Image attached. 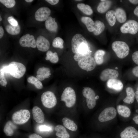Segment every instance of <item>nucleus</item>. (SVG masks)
Returning a JSON list of instances; mask_svg holds the SVG:
<instances>
[{
	"label": "nucleus",
	"mask_w": 138,
	"mask_h": 138,
	"mask_svg": "<svg viewBox=\"0 0 138 138\" xmlns=\"http://www.w3.org/2000/svg\"><path fill=\"white\" fill-rule=\"evenodd\" d=\"M39 131L41 132H48L51 130V128L45 125H40L38 127Z\"/></svg>",
	"instance_id": "39"
},
{
	"label": "nucleus",
	"mask_w": 138,
	"mask_h": 138,
	"mask_svg": "<svg viewBox=\"0 0 138 138\" xmlns=\"http://www.w3.org/2000/svg\"><path fill=\"white\" fill-rule=\"evenodd\" d=\"M45 25L46 28L50 31L56 32L57 30L58 25L55 21V19L51 16H49L46 20Z\"/></svg>",
	"instance_id": "21"
},
{
	"label": "nucleus",
	"mask_w": 138,
	"mask_h": 138,
	"mask_svg": "<svg viewBox=\"0 0 138 138\" xmlns=\"http://www.w3.org/2000/svg\"><path fill=\"white\" fill-rule=\"evenodd\" d=\"M122 33L134 35L138 31V22L134 20H129L124 24L120 27Z\"/></svg>",
	"instance_id": "7"
},
{
	"label": "nucleus",
	"mask_w": 138,
	"mask_h": 138,
	"mask_svg": "<svg viewBox=\"0 0 138 138\" xmlns=\"http://www.w3.org/2000/svg\"><path fill=\"white\" fill-rule=\"evenodd\" d=\"M133 13L138 18V5L134 9Z\"/></svg>",
	"instance_id": "45"
},
{
	"label": "nucleus",
	"mask_w": 138,
	"mask_h": 138,
	"mask_svg": "<svg viewBox=\"0 0 138 138\" xmlns=\"http://www.w3.org/2000/svg\"><path fill=\"white\" fill-rule=\"evenodd\" d=\"M46 55L45 60H49L52 63H56L59 61L58 56L56 52L53 53L51 51H49L47 52Z\"/></svg>",
	"instance_id": "32"
},
{
	"label": "nucleus",
	"mask_w": 138,
	"mask_h": 138,
	"mask_svg": "<svg viewBox=\"0 0 138 138\" xmlns=\"http://www.w3.org/2000/svg\"><path fill=\"white\" fill-rule=\"evenodd\" d=\"M30 116V111L26 109H21L14 112L12 116L13 122L15 124H22L27 122Z\"/></svg>",
	"instance_id": "5"
},
{
	"label": "nucleus",
	"mask_w": 138,
	"mask_h": 138,
	"mask_svg": "<svg viewBox=\"0 0 138 138\" xmlns=\"http://www.w3.org/2000/svg\"><path fill=\"white\" fill-rule=\"evenodd\" d=\"M64 126L68 129L73 131H76L77 129V126L73 121L66 117L62 120Z\"/></svg>",
	"instance_id": "27"
},
{
	"label": "nucleus",
	"mask_w": 138,
	"mask_h": 138,
	"mask_svg": "<svg viewBox=\"0 0 138 138\" xmlns=\"http://www.w3.org/2000/svg\"><path fill=\"white\" fill-rule=\"evenodd\" d=\"M5 72L2 68L0 70V84L2 86L5 87L7 84V82L5 78Z\"/></svg>",
	"instance_id": "37"
},
{
	"label": "nucleus",
	"mask_w": 138,
	"mask_h": 138,
	"mask_svg": "<svg viewBox=\"0 0 138 138\" xmlns=\"http://www.w3.org/2000/svg\"><path fill=\"white\" fill-rule=\"evenodd\" d=\"M129 1L131 3L134 5L138 4V0H129Z\"/></svg>",
	"instance_id": "46"
},
{
	"label": "nucleus",
	"mask_w": 138,
	"mask_h": 138,
	"mask_svg": "<svg viewBox=\"0 0 138 138\" xmlns=\"http://www.w3.org/2000/svg\"><path fill=\"white\" fill-rule=\"evenodd\" d=\"M99 97L97 95L96 96L95 98L96 100L98 99L99 98Z\"/></svg>",
	"instance_id": "50"
},
{
	"label": "nucleus",
	"mask_w": 138,
	"mask_h": 138,
	"mask_svg": "<svg viewBox=\"0 0 138 138\" xmlns=\"http://www.w3.org/2000/svg\"><path fill=\"white\" fill-rule=\"evenodd\" d=\"M77 8L84 14L90 15L93 13V10L91 7L88 5L83 3H78L77 5Z\"/></svg>",
	"instance_id": "31"
},
{
	"label": "nucleus",
	"mask_w": 138,
	"mask_h": 138,
	"mask_svg": "<svg viewBox=\"0 0 138 138\" xmlns=\"http://www.w3.org/2000/svg\"><path fill=\"white\" fill-rule=\"evenodd\" d=\"M7 20L10 25L14 26H17L18 25L17 21L12 16L8 17L7 19Z\"/></svg>",
	"instance_id": "38"
},
{
	"label": "nucleus",
	"mask_w": 138,
	"mask_h": 138,
	"mask_svg": "<svg viewBox=\"0 0 138 138\" xmlns=\"http://www.w3.org/2000/svg\"><path fill=\"white\" fill-rule=\"evenodd\" d=\"M27 81L28 83L33 84L38 89H40L43 87L41 82L34 76H31L29 77L27 79Z\"/></svg>",
	"instance_id": "34"
},
{
	"label": "nucleus",
	"mask_w": 138,
	"mask_h": 138,
	"mask_svg": "<svg viewBox=\"0 0 138 138\" xmlns=\"http://www.w3.org/2000/svg\"><path fill=\"white\" fill-rule=\"evenodd\" d=\"M122 0L120 1V2H122Z\"/></svg>",
	"instance_id": "55"
},
{
	"label": "nucleus",
	"mask_w": 138,
	"mask_h": 138,
	"mask_svg": "<svg viewBox=\"0 0 138 138\" xmlns=\"http://www.w3.org/2000/svg\"><path fill=\"white\" fill-rule=\"evenodd\" d=\"M135 97L138 103V91H136L134 93Z\"/></svg>",
	"instance_id": "48"
},
{
	"label": "nucleus",
	"mask_w": 138,
	"mask_h": 138,
	"mask_svg": "<svg viewBox=\"0 0 138 138\" xmlns=\"http://www.w3.org/2000/svg\"><path fill=\"white\" fill-rule=\"evenodd\" d=\"M126 96L124 99L123 101L125 103L130 104L134 101L135 99L134 92L133 89L130 87L126 88Z\"/></svg>",
	"instance_id": "25"
},
{
	"label": "nucleus",
	"mask_w": 138,
	"mask_h": 138,
	"mask_svg": "<svg viewBox=\"0 0 138 138\" xmlns=\"http://www.w3.org/2000/svg\"><path fill=\"white\" fill-rule=\"evenodd\" d=\"M5 29L8 33L12 35L18 34L20 31V28L19 25L17 26H14L10 24L6 26Z\"/></svg>",
	"instance_id": "33"
},
{
	"label": "nucleus",
	"mask_w": 138,
	"mask_h": 138,
	"mask_svg": "<svg viewBox=\"0 0 138 138\" xmlns=\"http://www.w3.org/2000/svg\"><path fill=\"white\" fill-rule=\"evenodd\" d=\"M121 138H138V131L134 127L126 128L120 134Z\"/></svg>",
	"instance_id": "15"
},
{
	"label": "nucleus",
	"mask_w": 138,
	"mask_h": 138,
	"mask_svg": "<svg viewBox=\"0 0 138 138\" xmlns=\"http://www.w3.org/2000/svg\"><path fill=\"white\" fill-rule=\"evenodd\" d=\"M45 1L51 5H53L57 4L59 2V0H46Z\"/></svg>",
	"instance_id": "42"
},
{
	"label": "nucleus",
	"mask_w": 138,
	"mask_h": 138,
	"mask_svg": "<svg viewBox=\"0 0 138 138\" xmlns=\"http://www.w3.org/2000/svg\"><path fill=\"white\" fill-rule=\"evenodd\" d=\"M19 43L21 47H31L35 48L37 47L34 36L28 33L23 36L20 38Z\"/></svg>",
	"instance_id": "11"
},
{
	"label": "nucleus",
	"mask_w": 138,
	"mask_h": 138,
	"mask_svg": "<svg viewBox=\"0 0 138 138\" xmlns=\"http://www.w3.org/2000/svg\"><path fill=\"white\" fill-rule=\"evenodd\" d=\"M0 2L8 8L13 7L16 4L14 0H0Z\"/></svg>",
	"instance_id": "36"
},
{
	"label": "nucleus",
	"mask_w": 138,
	"mask_h": 138,
	"mask_svg": "<svg viewBox=\"0 0 138 138\" xmlns=\"http://www.w3.org/2000/svg\"><path fill=\"white\" fill-rule=\"evenodd\" d=\"M94 27L95 29L93 32L94 34L96 36L100 34L103 31L105 28L104 24L99 20H96L95 21Z\"/></svg>",
	"instance_id": "29"
},
{
	"label": "nucleus",
	"mask_w": 138,
	"mask_h": 138,
	"mask_svg": "<svg viewBox=\"0 0 138 138\" xmlns=\"http://www.w3.org/2000/svg\"><path fill=\"white\" fill-rule=\"evenodd\" d=\"M32 113L33 119L37 122L41 123L44 122V113L38 107L35 106L33 107Z\"/></svg>",
	"instance_id": "16"
},
{
	"label": "nucleus",
	"mask_w": 138,
	"mask_h": 138,
	"mask_svg": "<svg viewBox=\"0 0 138 138\" xmlns=\"http://www.w3.org/2000/svg\"><path fill=\"white\" fill-rule=\"evenodd\" d=\"M28 138H43L40 135L36 133H33L29 135Z\"/></svg>",
	"instance_id": "43"
},
{
	"label": "nucleus",
	"mask_w": 138,
	"mask_h": 138,
	"mask_svg": "<svg viewBox=\"0 0 138 138\" xmlns=\"http://www.w3.org/2000/svg\"><path fill=\"white\" fill-rule=\"evenodd\" d=\"M50 9L47 7H42L36 12L35 18L36 20L39 21L46 20L49 17L51 13Z\"/></svg>",
	"instance_id": "13"
},
{
	"label": "nucleus",
	"mask_w": 138,
	"mask_h": 138,
	"mask_svg": "<svg viewBox=\"0 0 138 138\" xmlns=\"http://www.w3.org/2000/svg\"><path fill=\"white\" fill-rule=\"evenodd\" d=\"M64 41L61 38L57 37L54 38L52 41L53 46L55 48L62 49L63 48Z\"/></svg>",
	"instance_id": "35"
},
{
	"label": "nucleus",
	"mask_w": 138,
	"mask_h": 138,
	"mask_svg": "<svg viewBox=\"0 0 138 138\" xmlns=\"http://www.w3.org/2000/svg\"><path fill=\"white\" fill-rule=\"evenodd\" d=\"M133 74L136 77H138V66L134 67L132 70Z\"/></svg>",
	"instance_id": "41"
},
{
	"label": "nucleus",
	"mask_w": 138,
	"mask_h": 138,
	"mask_svg": "<svg viewBox=\"0 0 138 138\" xmlns=\"http://www.w3.org/2000/svg\"><path fill=\"white\" fill-rule=\"evenodd\" d=\"M36 42L37 48L40 51H46L50 48V44L49 41L42 36H40L38 37Z\"/></svg>",
	"instance_id": "14"
},
{
	"label": "nucleus",
	"mask_w": 138,
	"mask_h": 138,
	"mask_svg": "<svg viewBox=\"0 0 138 138\" xmlns=\"http://www.w3.org/2000/svg\"><path fill=\"white\" fill-rule=\"evenodd\" d=\"M81 20L82 22L86 25L88 31L93 32L94 31L95 22L90 18L87 17H82L81 18Z\"/></svg>",
	"instance_id": "26"
},
{
	"label": "nucleus",
	"mask_w": 138,
	"mask_h": 138,
	"mask_svg": "<svg viewBox=\"0 0 138 138\" xmlns=\"http://www.w3.org/2000/svg\"><path fill=\"white\" fill-rule=\"evenodd\" d=\"M132 57L134 62L138 65V51H135L133 53Z\"/></svg>",
	"instance_id": "40"
},
{
	"label": "nucleus",
	"mask_w": 138,
	"mask_h": 138,
	"mask_svg": "<svg viewBox=\"0 0 138 138\" xmlns=\"http://www.w3.org/2000/svg\"><path fill=\"white\" fill-rule=\"evenodd\" d=\"M25 1L29 3H30L32 2L33 0H25Z\"/></svg>",
	"instance_id": "49"
},
{
	"label": "nucleus",
	"mask_w": 138,
	"mask_h": 138,
	"mask_svg": "<svg viewBox=\"0 0 138 138\" xmlns=\"http://www.w3.org/2000/svg\"><path fill=\"white\" fill-rule=\"evenodd\" d=\"M119 75V73L117 70L111 68H106L101 72L100 78L101 81L105 82L110 79L116 78Z\"/></svg>",
	"instance_id": "12"
},
{
	"label": "nucleus",
	"mask_w": 138,
	"mask_h": 138,
	"mask_svg": "<svg viewBox=\"0 0 138 138\" xmlns=\"http://www.w3.org/2000/svg\"><path fill=\"white\" fill-rule=\"evenodd\" d=\"M4 33V30L2 27H0V38L1 39L3 37Z\"/></svg>",
	"instance_id": "44"
},
{
	"label": "nucleus",
	"mask_w": 138,
	"mask_h": 138,
	"mask_svg": "<svg viewBox=\"0 0 138 138\" xmlns=\"http://www.w3.org/2000/svg\"><path fill=\"white\" fill-rule=\"evenodd\" d=\"M106 84L108 88L117 91L121 90L123 88V85L122 82L116 78L109 80Z\"/></svg>",
	"instance_id": "17"
},
{
	"label": "nucleus",
	"mask_w": 138,
	"mask_h": 138,
	"mask_svg": "<svg viewBox=\"0 0 138 138\" xmlns=\"http://www.w3.org/2000/svg\"><path fill=\"white\" fill-rule=\"evenodd\" d=\"M78 64L80 68L87 72L93 70L96 66L94 58L91 56L80 60Z\"/></svg>",
	"instance_id": "9"
},
{
	"label": "nucleus",
	"mask_w": 138,
	"mask_h": 138,
	"mask_svg": "<svg viewBox=\"0 0 138 138\" xmlns=\"http://www.w3.org/2000/svg\"><path fill=\"white\" fill-rule=\"evenodd\" d=\"M5 72L9 73L13 77L19 79L23 76L26 70L25 66L21 63L13 61L2 68Z\"/></svg>",
	"instance_id": "2"
},
{
	"label": "nucleus",
	"mask_w": 138,
	"mask_h": 138,
	"mask_svg": "<svg viewBox=\"0 0 138 138\" xmlns=\"http://www.w3.org/2000/svg\"><path fill=\"white\" fill-rule=\"evenodd\" d=\"M111 47L117 56L120 59L125 58L129 53V47L125 42L120 41H114L112 44Z\"/></svg>",
	"instance_id": "3"
},
{
	"label": "nucleus",
	"mask_w": 138,
	"mask_h": 138,
	"mask_svg": "<svg viewBox=\"0 0 138 138\" xmlns=\"http://www.w3.org/2000/svg\"><path fill=\"white\" fill-rule=\"evenodd\" d=\"M15 123L11 121H7L5 125L3 131L5 134L8 136H11L17 129Z\"/></svg>",
	"instance_id": "19"
},
{
	"label": "nucleus",
	"mask_w": 138,
	"mask_h": 138,
	"mask_svg": "<svg viewBox=\"0 0 138 138\" xmlns=\"http://www.w3.org/2000/svg\"><path fill=\"white\" fill-rule=\"evenodd\" d=\"M133 120L136 124L138 125V115L134 117L133 118Z\"/></svg>",
	"instance_id": "47"
},
{
	"label": "nucleus",
	"mask_w": 138,
	"mask_h": 138,
	"mask_svg": "<svg viewBox=\"0 0 138 138\" xmlns=\"http://www.w3.org/2000/svg\"><path fill=\"white\" fill-rule=\"evenodd\" d=\"M61 100L65 102L67 107H72L76 101V95L74 90L70 87L66 88L62 93Z\"/></svg>",
	"instance_id": "4"
},
{
	"label": "nucleus",
	"mask_w": 138,
	"mask_h": 138,
	"mask_svg": "<svg viewBox=\"0 0 138 138\" xmlns=\"http://www.w3.org/2000/svg\"><path fill=\"white\" fill-rule=\"evenodd\" d=\"M115 12L117 21L120 23L124 22L127 19L126 14L125 10L121 7H118L116 8Z\"/></svg>",
	"instance_id": "22"
},
{
	"label": "nucleus",
	"mask_w": 138,
	"mask_h": 138,
	"mask_svg": "<svg viewBox=\"0 0 138 138\" xmlns=\"http://www.w3.org/2000/svg\"><path fill=\"white\" fill-rule=\"evenodd\" d=\"M117 110L119 114L124 117H128L131 114L130 109L126 106L118 105L117 107Z\"/></svg>",
	"instance_id": "28"
},
{
	"label": "nucleus",
	"mask_w": 138,
	"mask_h": 138,
	"mask_svg": "<svg viewBox=\"0 0 138 138\" xmlns=\"http://www.w3.org/2000/svg\"><path fill=\"white\" fill-rule=\"evenodd\" d=\"M104 51L99 50L97 51L94 55V59L96 63L98 65L101 64L103 62V56L105 54Z\"/></svg>",
	"instance_id": "30"
},
{
	"label": "nucleus",
	"mask_w": 138,
	"mask_h": 138,
	"mask_svg": "<svg viewBox=\"0 0 138 138\" xmlns=\"http://www.w3.org/2000/svg\"><path fill=\"white\" fill-rule=\"evenodd\" d=\"M97 7V11L101 14L107 12L110 7L112 2L110 0H101Z\"/></svg>",
	"instance_id": "20"
},
{
	"label": "nucleus",
	"mask_w": 138,
	"mask_h": 138,
	"mask_svg": "<svg viewBox=\"0 0 138 138\" xmlns=\"http://www.w3.org/2000/svg\"><path fill=\"white\" fill-rule=\"evenodd\" d=\"M36 77L40 81L48 78L51 75V71L48 67H43L39 68L37 72Z\"/></svg>",
	"instance_id": "18"
},
{
	"label": "nucleus",
	"mask_w": 138,
	"mask_h": 138,
	"mask_svg": "<svg viewBox=\"0 0 138 138\" xmlns=\"http://www.w3.org/2000/svg\"><path fill=\"white\" fill-rule=\"evenodd\" d=\"M2 20V18L1 16H0V21H1Z\"/></svg>",
	"instance_id": "51"
},
{
	"label": "nucleus",
	"mask_w": 138,
	"mask_h": 138,
	"mask_svg": "<svg viewBox=\"0 0 138 138\" xmlns=\"http://www.w3.org/2000/svg\"><path fill=\"white\" fill-rule=\"evenodd\" d=\"M117 115L116 109L112 107L105 109L99 115L98 119L101 122H105L111 120Z\"/></svg>",
	"instance_id": "10"
},
{
	"label": "nucleus",
	"mask_w": 138,
	"mask_h": 138,
	"mask_svg": "<svg viewBox=\"0 0 138 138\" xmlns=\"http://www.w3.org/2000/svg\"><path fill=\"white\" fill-rule=\"evenodd\" d=\"M83 96L86 98L87 106L90 109L94 108L96 105L95 93L94 91L90 88L86 87L83 90Z\"/></svg>",
	"instance_id": "8"
},
{
	"label": "nucleus",
	"mask_w": 138,
	"mask_h": 138,
	"mask_svg": "<svg viewBox=\"0 0 138 138\" xmlns=\"http://www.w3.org/2000/svg\"><path fill=\"white\" fill-rule=\"evenodd\" d=\"M82 0H75V1H81Z\"/></svg>",
	"instance_id": "53"
},
{
	"label": "nucleus",
	"mask_w": 138,
	"mask_h": 138,
	"mask_svg": "<svg viewBox=\"0 0 138 138\" xmlns=\"http://www.w3.org/2000/svg\"><path fill=\"white\" fill-rule=\"evenodd\" d=\"M136 111L137 112H138V110H136Z\"/></svg>",
	"instance_id": "52"
},
{
	"label": "nucleus",
	"mask_w": 138,
	"mask_h": 138,
	"mask_svg": "<svg viewBox=\"0 0 138 138\" xmlns=\"http://www.w3.org/2000/svg\"><path fill=\"white\" fill-rule=\"evenodd\" d=\"M73 52L75 54L74 59L76 61L90 56L92 51L88 42L81 34L77 33L73 37L71 41Z\"/></svg>",
	"instance_id": "1"
},
{
	"label": "nucleus",
	"mask_w": 138,
	"mask_h": 138,
	"mask_svg": "<svg viewBox=\"0 0 138 138\" xmlns=\"http://www.w3.org/2000/svg\"><path fill=\"white\" fill-rule=\"evenodd\" d=\"M56 138H61V137H56Z\"/></svg>",
	"instance_id": "54"
},
{
	"label": "nucleus",
	"mask_w": 138,
	"mask_h": 138,
	"mask_svg": "<svg viewBox=\"0 0 138 138\" xmlns=\"http://www.w3.org/2000/svg\"><path fill=\"white\" fill-rule=\"evenodd\" d=\"M106 18L109 25L111 27L115 25L116 20V14L115 11L110 10L107 11L105 15Z\"/></svg>",
	"instance_id": "24"
},
{
	"label": "nucleus",
	"mask_w": 138,
	"mask_h": 138,
	"mask_svg": "<svg viewBox=\"0 0 138 138\" xmlns=\"http://www.w3.org/2000/svg\"><path fill=\"white\" fill-rule=\"evenodd\" d=\"M41 99L43 105L48 108L53 107L57 103V99L55 95L50 91L43 93L41 96Z\"/></svg>",
	"instance_id": "6"
},
{
	"label": "nucleus",
	"mask_w": 138,
	"mask_h": 138,
	"mask_svg": "<svg viewBox=\"0 0 138 138\" xmlns=\"http://www.w3.org/2000/svg\"><path fill=\"white\" fill-rule=\"evenodd\" d=\"M55 130L56 132V135L59 137L64 138H69V134L65 128L61 125H58L56 126Z\"/></svg>",
	"instance_id": "23"
}]
</instances>
